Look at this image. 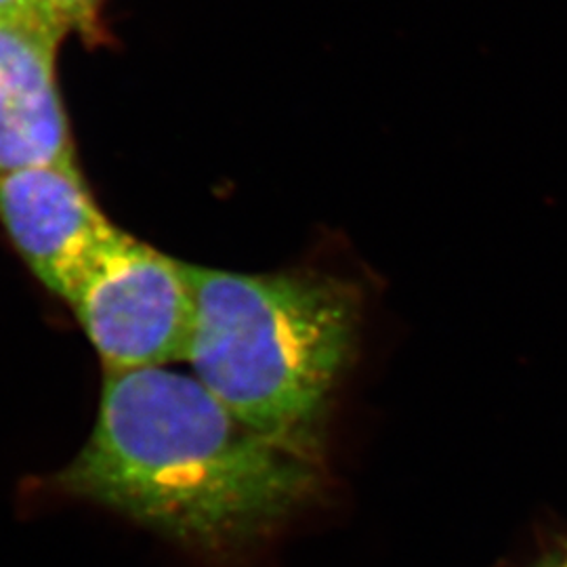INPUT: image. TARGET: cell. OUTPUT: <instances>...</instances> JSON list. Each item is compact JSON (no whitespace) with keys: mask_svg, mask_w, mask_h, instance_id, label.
I'll list each match as a JSON object with an SVG mask.
<instances>
[{"mask_svg":"<svg viewBox=\"0 0 567 567\" xmlns=\"http://www.w3.org/2000/svg\"><path fill=\"white\" fill-rule=\"evenodd\" d=\"M316 484L311 456L278 446L189 374L105 370L97 421L49 480L61 494L189 545H227L278 524Z\"/></svg>","mask_w":567,"mask_h":567,"instance_id":"obj_1","label":"cell"},{"mask_svg":"<svg viewBox=\"0 0 567 567\" xmlns=\"http://www.w3.org/2000/svg\"><path fill=\"white\" fill-rule=\"evenodd\" d=\"M192 280L194 377L265 440L311 456L358 337L355 288L311 271L198 265Z\"/></svg>","mask_w":567,"mask_h":567,"instance_id":"obj_2","label":"cell"},{"mask_svg":"<svg viewBox=\"0 0 567 567\" xmlns=\"http://www.w3.org/2000/svg\"><path fill=\"white\" fill-rule=\"evenodd\" d=\"M105 370L187 362L196 295L192 265L122 231L68 301Z\"/></svg>","mask_w":567,"mask_h":567,"instance_id":"obj_3","label":"cell"},{"mask_svg":"<svg viewBox=\"0 0 567 567\" xmlns=\"http://www.w3.org/2000/svg\"><path fill=\"white\" fill-rule=\"evenodd\" d=\"M0 224L37 280L65 303L124 231L105 217L74 163L2 173Z\"/></svg>","mask_w":567,"mask_h":567,"instance_id":"obj_4","label":"cell"},{"mask_svg":"<svg viewBox=\"0 0 567 567\" xmlns=\"http://www.w3.org/2000/svg\"><path fill=\"white\" fill-rule=\"evenodd\" d=\"M68 32L47 16L0 18V175L74 163L58 86V51Z\"/></svg>","mask_w":567,"mask_h":567,"instance_id":"obj_5","label":"cell"},{"mask_svg":"<svg viewBox=\"0 0 567 567\" xmlns=\"http://www.w3.org/2000/svg\"><path fill=\"white\" fill-rule=\"evenodd\" d=\"M37 4L65 32L76 30L86 39H95L100 34L103 0H37Z\"/></svg>","mask_w":567,"mask_h":567,"instance_id":"obj_6","label":"cell"},{"mask_svg":"<svg viewBox=\"0 0 567 567\" xmlns=\"http://www.w3.org/2000/svg\"><path fill=\"white\" fill-rule=\"evenodd\" d=\"M44 16L37 0H0V18H18V16Z\"/></svg>","mask_w":567,"mask_h":567,"instance_id":"obj_7","label":"cell"},{"mask_svg":"<svg viewBox=\"0 0 567 567\" xmlns=\"http://www.w3.org/2000/svg\"><path fill=\"white\" fill-rule=\"evenodd\" d=\"M559 567H567V559H566V561H564V566H559Z\"/></svg>","mask_w":567,"mask_h":567,"instance_id":"obj_8","label":"cell"}]
</instances>
